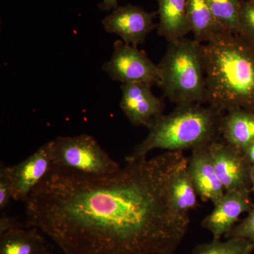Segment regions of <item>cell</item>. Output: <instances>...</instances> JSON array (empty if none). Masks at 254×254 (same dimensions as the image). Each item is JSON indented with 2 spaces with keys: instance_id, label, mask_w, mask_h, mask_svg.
I'll use <instances>...</instances> for the list:
<instances>
[{
  "instance_id": "cell-23",
  "label": "cell",
  "mask_w": 254,
  "mask_h": 254,
  "mask_svg": "<svg viewBox=\"0 0 254 254\" xmlns=\"http://www.w3.org/2000/svg\"><path fill=\"white\" fill-rule=\"evenodd\" d=\"M18 227H21L18 220L6 214L1 213L0 217V235Z\"/></svg>"
},
{
  "instance_id": "cell-7",
  "label": "cell",
  "mask_w": 254,
  "mask_h": 254,
  "mask_svg": "<svg viewBox=\"0 0 254 254\" xmlns=\"http://www.w3.org/2000/svg\"><path fill=\"white\" fill-rule=\"evenodd\" d=\"M158 12H148L141 6L127 4L113 9L102 21L105 31L118 35L126 44L138 47L158 25L153 23Z\"/></svg>"
},
{
  "instance_id": "cell-12",
  "label": "cell",
  "mask_w": 254,
  "mask_h": 254,
  "mask_svg": "<svg viewBox=\"0 0 254 254\" xmlns=\"http://www.w3.org/2000/svg\"><path fill=\"white\" fill-rule=\"evenodd\" d=\"M187 170L198 196L203 201H210L215 205L225 194V188L215 171L209 144L191 150Z\"/></svg>"
},
{
  "instance_id": "cell-9",
  "label": "cell",
  "mask_w": 254,
  "mask_h": 254,
  "mask_svg": "<svg viewBox=\"0 0 254 254\" xmlns=\"http://www.w3.org/2000/svg\"><path fill=\"white\" fill-rule=\"evenodd\" d=\"M215 171L225 192L250 190L252 165L244 153L233 148L222 138L209 144Z\"/></svg>"
},
{
  "instance_id": "cell-6",
  "label": "cell",
  "mask_w": 254,
  "mask_h": 254,
  "mask_svg": "<svg viewBox=\"0 0 254 254\" xmlns=\"http://www.w3.org/2000/svg\"><path fill=\"white\" fill-rule=\"evenodd\" d=\"M103 70L113 81L125 83H143L158 86L160 77L155 64L143 50L119 40L114 43L111 59Z\"/></svg>"
},
{
  "instance_id": "cell-3",
  "label": "cell",
  "mask_w": 254,
  "mask_h": 254,
  "mask_svg": "<svg viewBox=\"0 0 254 254\" xmlns=\"http://www.w3.org/2000/svg\"><path fill=\"white\" fill-rule=\"evenodd\" d=\"M223 114L210 105H177L171 113L163 115L148 127L145 139L133 148L125 161L147 158L154 149L183 152L210 144L221 138Z\"/></svg>"
},
{
  "instance_id": "cell-17",
  "label": "cell",
  "mask_w": 254,
  "mask_h": 254,
  "mask_svg": "<svg viewBox=\"0 0 254 254\" xmlns=\"http://www.w3.org/2000/svg\"><path fill=\"white\" fill-rule=\"evenodd\" d=\"M187 163L179 169L174 177L170 185V196L175 210L183 216L190 217V212L198 207V195L187 173Z\"/></svg>"
},
{
  "instance_id": "cell-8",
  "label": "cell",
  "mask_w": 254,
  "mask_h": 254,
  "mask_svg": "<svg viewBox=\"0 0 254 254\" xmlns=\"http://www.w3.org/2000/svg\"><path fill=\"white\" fill-rule=\"evenodd\" d=\"M151 87L143 83H125L121 86L120 108L133 126L148 128L164 115L165 98L155 96Z\"/></svg>"
},
{
  "instance_id": "cell-15",
  "label": "cell",
  "mask_w": 254,
  "mask_h": 254,
  "mask_svg": "<svg viewBox=\"0 0 254 254\" xmlns=\"http://www.w3.org/2000/svg\"><path fill=\"white\" fill-rule=\"evenodd\" d=\"M187 11L194 40L200 44L228 32L217 22L206 0H187Z\"/></svg>"
},
{
  "instance_id": "cell-21",
  "label": "cell",
  "mask_w": 254,
  "mask_h": 254,
  "mask_svg": "<svg viewBox=\"0 0 254 254\" xmlns=\"http://www.w3.org/2000/svg\"><path fill=\"white\" fill-rule=\"evenodd\" d=\"M225 237L226 239L234 237L245 239L254 245V205L247 216L236 224Z\"/></svg>"
},
{
  "instance_id": "cell-16",
  "label": "cell",
  "mask_w": 254,
  "mask_h": 254,
  "mask_svg": "<svg viewBox=\"0 0 254 254\" xmlns=\"http://www.w3.org/2000/svg\"><path fill=\"white\" fill-rule=\"evenodd\" d=\"M47 248L44 237L34 227H18L0 235V254H41Z\"/></svg>"
},
{
  "instance_id": "cell-14",
  "label": "cell",
  "mask_w": 254,
  "mask_h": 254,
  "mask_svg": "<svg viewBox=\"0 0 254 254\" xmlns=\"http://www.w3.org/2000/svg\"><path fill=\"white\" fill-rule=\"evenodd\" d=\"M160 21L158 36L170 43L185 38L191 32L187 17V0H157Z\"/></svg>"
},
{
  "instance_id": "cell-11",
  "label": "cell",
  "mask_w": 254,
  "mask_h": 254,
  "mask_svg": "<svg viewBox=\"0 0 254 254\" xmlns=\"http://www.w3.org/2000/svg\"><path fill=\"white\" fill-rule=\"evenodd\" d=\"M250 190L225 192L214 205V209L201 222V226L208 230L214 240H221L238 222L242 213L250 211L254 205L251 199Z\"/></svg>"
},
{
  "instance_id": "cell-26",
  "label": "cell",
  "mask_w": 254,
  "mask_h": 254,
  "mask_svg": "<svg viewBox=\"0 0 254 254\" xmlns=\"http://www.w3.org/2000/svg\"><path fill=\"white\" fill-rule=\"evenodd\" d=\"M250 180L251 191L254 193V165H252V168H251Z\"/></svg>"
},
{
  "instance_id": "cell-25",
  "label": "cell",
  "mask_w": 254,
  "mask_h": 254,
  "mask_svg": "<svg viewBox=\"0 0 254 254\" xmlns=\"http://www.w3.org/2000/svg\"><path fill=\"white\" fill-rule=\"evenodd\" d=\"M245 158L252 165H254V142L244 153Z\"/></svg>"
},
{
  "instance_id": "cell-1",
  "label": "cell",
  "mask_w": 254,
  "mask_h": 254,
  "mask_svg": "<svg viewBox=\"0 0 254 254\" xmlns=\"http://www.w3.org/2000/svg\"><path fill=\"white\" fill-rule=\"evenodd\" d=\"M187 161L167 151L99 177L53 166L25 202L28 227L64 254H175L190 217L174 208L170 185Z\"/></svg>"
},
{
  "instance_id": "cell-5",
  "label": "cell",
  "mask_w": 254,
  "mask_h": 254,
  "mask_svg": "<svg viewBox=\"0 0 254 254\" xmlns=\"http://www.w3.org/2000/svg\"><path fill=\"white\" fill-rule=\"evenodd\" d=\"M51 145L53 166L98 177L121 168L90 135L58 136Z\"/></svg>"
},
{
  "instance_id": "cell-22",
  "label": "cell",
  "mask_w": 254,
  "mask_h": 254,
  "mask_svg": "<svg viewBox=\"0 0 254 254\" xmlns=\"http://www.w3.org/2000/svg\"><path fill=\"white\" fill-rule=\"evenodd\" d=\"M14 199L13 182L9 175V166L1 162L0 165V210L7 208Z\"/></svg>"
},
{
  "instance_id": "cell-19",
  "label": "cell",
  "mask_w": 254,
  "mask_h": 254,
  "mask_svg": "<svg viewBox=\"0 0 254 254\" xmlns=\"http://www.w3.org/2000/svg\"><path fill=\"white\" fill-rule=\"evenodd\" d=\"M254 245L243 238L213 240L208 243L200 244L195 247L191 254H251Z\"/></svg>"
},
{
  "instance_id": "cell-27",
  "label": "cell",
  "mask_w": 254,
  "mask_h": 254,
  "mask_svg": "<svg viewBox=\"0 0 254 254\" xmlns=\"http://www.w3.org/2000/svg\"><path fill=\"white\" fill-rule=\"evenodd\" d=\"M41 254H57L55 253H53L51 251L48 250V248L46 249L43 252H42Z\"/></svg>"
},
{
  "instance_id": "cell-13",
  "label": "cell",
  "mask_w": 254,
  "mask_h": 254,
  "mask_svg": "<svg viewBox=\"0 0 254 254\" xmlns=\"http://www.w3.org/2000/svg\"><path fill=\"white\" fill-rule=\"evenodd\" d=\"M220 136L224 141L245 153L254 142V113L235 108L223 114Z\"/></svg>"
},
{
  "instance_id": "cell-20",
  "label": "cell",
  "mask_w": 254,
  "mask_h": 254,
  "mask_svg": "<svg viewBox=\"0 0 254 254\" xmlns=\"http://www.w3.org/2000/svg\"><path fill=\"white\" fill-rule=\"evenodd\" d=\"M240 34L254 44V0H241Z\"/></svg>"
},
{
  "instance_id": "cell-24",
  "label": "cell",
  "mask_w": 254,
  "mask_h": 254,
  "mask_svg": "<svg viewBox=\"0 0 254 254\" xmlns=\"http://www.w3.org/2000/svg\"><path fill=\"white\" fill-rule=\"evenodd\" d=\"M118 0H103L98 7L103 11H110L118 7Z\"/></svg>"
},
{
  "instance_id": "cell-2",
  "label": "cell",
  "mask_w": 254,
  "mask_h": 254,
  "mask_svg": "<svg viewBox=\"0 0 254 254\" xmlns=\"http://www.w3.org/2000/svg\"><path fill=\"white\" fill-rule=\"evenodd\" d=\"M206 103L225 113L235 108L254 113V44L224 32L202 44Z\"/></svg>"
},
{
  "instance_id": "cell-4",
  "label": "cell",
  "mask_w": 254,
  "mask_h": 254,
  "mask_svg": "<svg viewBox=\"0 0 254 254\" xmlns=\"http://www.w3.org/2000/svg\"><path fill=\"white\" fill-rule=\"evenodd\" d=\"M158 66L164 98L177 105L206 103L202 44L186 38L169 43Z\"/></svg>"
},
{
  "instance_id": "cell-18",
  "label": "cell",
  "mask_w": 254,
  "mask_h": 254,
  "mask_svg": "<svg viewBox=\"0 0 254 254\" xmlns=\"http://www.w3.org/2000/svg\"><path fill=\"white\" fill-rule=\"evenodd\" d=\"M217 22L225 31L240 34L241 0H206Z\"/></svg>"
},
{
  "instance_id": "cell-10",
  "label": "cell",
  "mask_w": 254,
  "mask_h": 254,
  "mask_svg": "<svg viewBox=\"0 0 254 254\" xmlns=\"http://www.w3.org/2000/svg\"><path fill=\"white\" fill-rule=\"evenodd\" d=\"M53 166L51 141L42 145L21 163L9 166L13 182L14 200L25 203Z\"/></svg>"
}]
</instances>
